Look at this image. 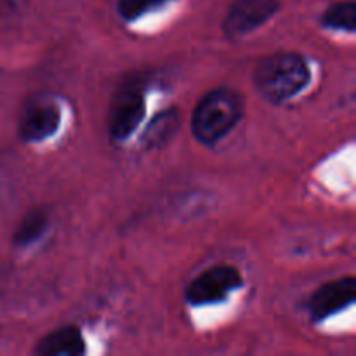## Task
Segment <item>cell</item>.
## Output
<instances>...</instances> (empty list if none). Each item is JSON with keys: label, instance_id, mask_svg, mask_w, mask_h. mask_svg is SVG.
<instances>
[{"label": "cell", "instance_id": "1", "mask_svg": "<svg viewBox=\"0 0 356 356\" xmlns=\"http://www.w3.org/2000/svg\"><path fill=\"white\" fill-rule=\"evenodd\" d=\"M312 82L308 61L298 52H275L261 59L254 83L266 101L282 104L298 96Z\"/></svg>", "mask_w": 356, "mask_h": 356}, {"label": "cell", "instance_id": "2", "mask_svg": "<svg viewBox=\"0 0 356 356\" xmlns=\"http://www.w3.org/2000/svg\"><path fill=\"white\" fill-rule=\"evenodd\" d=\"M242 115V97L235 90L219 87L205 94L195 106L191 132L202 145H214L238 124Z\"/></svg>", "mask_w": 356, "mask_h": 356}, {"label": "cell", "instance_id": "3", "mask_svg": "<svg viewBox=\"0 0 356 356\" xmlns=\"http://www.w3.org/2000/svg\"><path fill=\"white\" fill-rule=\"evenodd\" d=\"M146 113V94L143 80L132 76L122 82L111 101L108 129L115 141H125L139 127Z\"/></svg>", "mask_w": 356, "mask_h": 356}, {"label": "cell", "instance_id": "4", "mask_svg": "<svg viewBox=\"0 0 356 356\" xmlns=\"http://www.w3.org/2000/svg\"><path fill=\"white\" fill-rule=\"evenodd\" d=\"M243 277L232 264H216L198 275L186 287V301L191 306H207L221 302L233 291L242 287Z\"/></svg>", "mask_w": 356, "mask_h": 356}, {"label": "cell", "instance_id": "5", "mask_svg": "<svg viewBox=\"0 0 356 356\" xmlns=\"http://www.w3.org/2000/svg\"><path fill=\"white\" fill-rule=\"evenodd\" d=\"M61 125V106L51 96H33L24 103L19 117V138L40 143L52 138Z\"/></svg>", "mask_w": 356, "mask_h": 356}, {"label": "cell", "instance_id": "6", "mask_svg": "<svg viewBox=\"0 0 356 356\" xmlns=\"http://www.w3.org/2000/svg\"><path fill=\"white\" fill-rule=\"evenodd\" d=\"M278 0H235L222 23L226 37L238 38L266 23L278 10Z\"/></svg>", "mask_w": 356, "mask_h": 356}, {"label": "cell", "instance_id": "7", "mask_svg": "<svg viewBox=\"0 0 356 356\" xmlns=\"http://www.w3.org/2000/svg\"><path fill=\"white\" fill-rule=\"evenodd\" d=\"M356 296L355 277H343L323 284L309 299V313L315 322L329 318L353 305Z\"/></svg>", "mask_w": 356, "mask_h": 356}, {"label": "cell", "instance_id": "8", "mask_svg": "<svg viewBox=\"0 0 356 356\" xmlns=\"http://www.w3.org/2000/svg\"><path fill=\"white\" fill-rule=\"evenodd\" d=\"M33 353L38 356H80L86 353V341L76 327H61L38 341Z\"/></svg>", "mask_w": 356, "mask_h": 356}, {"label": "cell", "instance_id": "9", "mask_svg": "<svg viewBox=\"0 0 356 356\" xmlns=\"http://www.w3.org/2000/svg\"><path fill=\"white\" fill-rule=\"evenodd\" d=\"M179 125V115H177L176 108H169V110L162 111L156 115L148 125L145 132V143L149 146H160L165 145L177 131Z\"/></svg>", "mask_w": 356, "mask_h": 356}, {"label": "cell", "instance_id": "10", "mask_svg": "<svg viewBox=\"0 0 356 356\" xmlns=\"http://www.w3.org/2000/svg\"><path fill=\"white\" fill-rule=\"evenodd\" d=\"M49 226L47 212L42 209H33L28 214L23 216L21 222L17 225L14 233V243L16 245H30L35 240L40 238Z\"/></svg>", "mask_w": 356, "mask_h": 356}, {"label": "cell", "instance_id": "11", "mask_svg": "<svg viewBox=\"0 0 356 356\" xmlns=\"http://www.w3.org/2000/svg\"><path fill=\"white\" fill-rule=\"evenodd\" d=\"M323 26L330 30L355 33L356 30V6L355 2H337L330 6L322 16Z\"/></svg>", "mask_w": 356, "mask_h": 356}, {"label": "cell", "instance_id": "12", "mask_svg": "<svg viewBox=\"0 0 356 356\" xmlns=\"http://www.w3.org/2000/svg\"><path fill=\"white\" fill-rule=\"evenodd\" d=\"M170 0H118V13L125 21H136L156 7L165 6Z\"/></svg>", "mask_w": 356, "mask_h": 356}]
</instances>
